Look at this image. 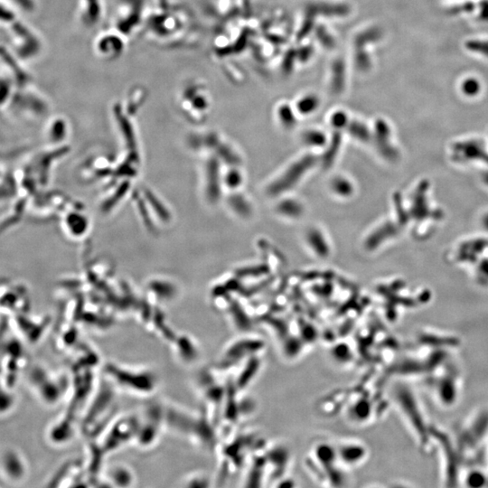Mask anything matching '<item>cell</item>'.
I'll list each match as a JSON object with an SVG mask.
<instances>
[{
    "mask_svg": "<svg viewBox=\"0 0 488 488\" xmlns=\"http://www.w3.org/2000/svg\"><path fill=\"white\" fill-rule=\"evenodd\" d=\"M313 161H314L313 157L306 156L301 161H298L296 164L293 165L291 168L287 170V173L284 174L282 178L271 187L270 193L272 195H278L282 193L284 190H287L288 188L293 187L305 174L306 169L310 168L313 164Z\"/></svg>",
    "mask_w": 488,
    "mask_h": 488,
    "instance_id": "obj_1",
    "label": "cell"
},
{
    "mask_svg": "<svg viewBox=\"0 0 488 488\" xmlns=\"http://www.w3.org/2000/svg\"><path fill=\"white\" fill-rule=\"evenodd\" d=\"M1 467L6 475L12 480L22 478L26 473V465L23 458L14 450H8L2 455Z\"/></svg>",
    "mask_w": 488,
    "mask_h": 488,
    "instance_id": "obj_2",
    "label": "cell"
},
{
    "mask_svg": "<svg viewBox=\"0 0 488 488\" xmlns=\"http://www.w3.org/2000/svg\"><path fill=\"white\" fill-rule=\"evenodd\" d=\"M308 235H309L308 239H309L310 244L315 249L316 252L320 255H327L328 252H329V248H328V245H327L323 236L316 231H312Z\"/></svg>",
    "mask_w": 488,
    "mask_h": 488,
    "instance_id": "obj_3",
    "label": "cell"
},
{
    "mask_svg": "<svg viewBox=\"0 0 488 488\" xmlns=\"http://www.w3.org/2000/svg\"><path fill=\"white\" fill-rule=\"evenodd\" d=\"M279 209L285 215H291V216L298 215L300 213V206H298V204L296 202H284L279 207Z\"/></svg>",
    "mask_w": 488,
    "mask_h": 488,
    "instance_id": "obj_4",
    "label": "cell"
},
{
    "mask_svg": "<svg viewBox=\"0 0 488 488\" xmlns=\"http://www.w3.org/2000/svg\"><path fill=\"white\" fill-rule=\"evenodd\" d=\"M334 189H335V191L338 192L339 194L346 196V195L350 194L351 186L345 179H338L334 182Z\"/></svg>",
    "mask_w": 488,
    "mask_h": 488,
    "instance_id": "obj_5",
    "label": "cell"
},
{
    "mask_svg": "<svg viewBox=\"0 0 488 488\" xmlns=\"http://www.w3.org/2000/svg\"><path fill=\"white\" fill-rule=\"evenodd\" d=\"M306 141L308 142L309 144H312V145H321V144L324 143V139L319 134L312 133L310 135L306 136Z\"/></svg>",
    "mask_w": 488,
    "mask_h": 488,
    "instance_id": "obj_6",
    "label": "cell"
}]
</instances>
